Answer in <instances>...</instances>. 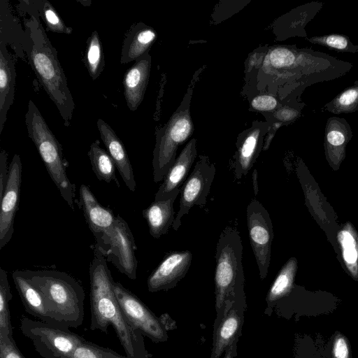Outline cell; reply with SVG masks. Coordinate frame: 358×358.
I'll use <instances>...</instances> for the list:
<instances>
[{
    "label": "cell",
    "mask_w": 358,
    "mask_h": 358,
    "mask_svg": "<svg viewBox=\"0 0 358 358\" xmlns=\"http://www.w3.org/2000/svg\"><path fill=\"white\" fill-rule=\"evenodd\" d=\"M18 7L20 11L29 15L23 20V51L38 82L56 106L64 126L68 127L75 103L57 51L48 37L31 1H21Z\"/></svg>",
    "instance_id": "1"
},
{
    "label": "cell",
    "mask_w": 358,
    "mask_h": 358,
    "mask_svg": "<svg viewBox=\"0 0 358 358\" xmlns=\"http://www.w3.org/2000/svg\"><path fill=\"white\" fill-rule=\"evenodd\" d=\"M113 279L106 259L94 245L90 266V329L106 333L112 325L130 358H148L143 334L127 321L113 291Z\"/></svg>",
    "instance_id": "2"
},
{
    "label": "cell",
    "mask_w": 358,
    "mask_h": 358,
    "mask_svg": "<svg viewBox=\"0 0 358 358\" xmlns=\"http://www.w3.org/2000/svg\"><path fill=\"white\" fill-rule=\"evenodd\" d=\"M24 276L41 292L48 313L60 326L78 328L84 320L85 294L69 274L55 270H22Z\"/></svg>",
    "instance_id": "3"
},
{
    "label": "cell",
    "mask_w": 358,
    "mask_h": 358,
    "mask_svg": "<svg viewBox=\"0 0 358 358\" xmlns=\"http://www.w3.org/2000/svg\"><path fill=\"white\" fill-rule=\"evenodd\" d=\"M25 124L28 136L34 143L49 176L62 197L74 210L76 186L68 177V162L64 157L62 145L31 100L28 103Z\"/></svg>",
    "instance_id": "4"
},
{
    "label": "cell",
    "mask_w": 358,
    "mask_h": 358,
    "mask_svg": "<svg viewBox=\"0 0 358 358\" xmlns=\"http://www.w3.org/2000/svg\"><path fill=\"white\" fill-rule=\"evenodd\" d=\"M243 246L237 228L226 226L215 250V310L219 315L229 298L245 294V277L242 264Z\"/></svg>",
    "instance_id": "5"
},
{
    "label": "cell",
    "mask_w": 358,
    "mask_h": 358,
    "mask_svg": "<svg viewBox=\"0 0 358 358\" xmlns=\"http://www.w3.org/2000/svg\"><path fill=\"white\" fill-rule=\"evenodd\" d=\"M191 96L190 90L167 123L156 132L152 159L153 179L156 183L164 180L177 158L178 147L193 132L194 127L189 113Z\"/></svg>",
    "instance_id": "6"
},
{
    "label": "cell",
    "mask_w": 358,
    "mask_h": 358,
    "mask_svg": "<svg viewBox=\"0 0 358 358\" xmlns=\"http://www.w3.org/2000/svg\"><path fill=\"white\" fill-rule=\"evenodd\" d=\"M69 327L24 317L22 333L29 338L43 358H71L85 339L71 331Z\"/></svg>",
    "instance_id": "7"
},
{
    "label": "cell",
    "mask_w": 358,
    "mask_h": 358,
    "mask_svg": "<svg viewBox=\"0 0 358 358\" xmlns=\"http://www.w3.org/2000/svg\"><path fill=\"white\" fill-rule=\"evenodd\" d=\"M95 246L106 259L131 280L136 278L137 249L134 236L126 221L119 215L103 242Z\"/></svg>",
    "instance_id": "8"
},
{
    "label": "cell",
    "mask_w": 358,
    "mask_h": 358,
    "mask_svg": "<svg viewBox=\"0 0 358 358\" xmlns=\"http://www.w3.org/2000/svg\"><path fill=\"white\" fill-rule=\"evenodd\" d=\"M246 217L250 245L263 280L267 275L271 262L273 238L271 219L267 210L255 199L248 205Z\"/></svg>",
    "instance_id": "9"
},
{
    "label": "cell",
    "mask_w": 358,
    "mask_h": 358,
    "mask_svg": "<svg viewBox=\"0 0 358 358\" xmlns=\"http://www.w3.org/2000/svg\"><path fill=\"white\" fill-rule=\"evenodd\" d=\"M113 287L118 303L129 324L155 343L166 341V329L159 318L121 283L114 281Z\"/></svg>",
    "instance_id": "10"
},
{
    "label": "cell",
    "mask_w": 358,
    "mask_h": 358,
    "mask_svg": "<svg viewBox=\"0 0 358 358\" xmlns=\"http://www.w3.org/2000/svg\"><path fill=\"white\" fill-rule=\"evenodd\" d=\"M215 166L205 155H199V160L180 189V206L172 227L175 231L181 226L182 217L191 208L198 206L203 208L215 175Z\"/></svg>",
    "instance_id": "11"
},
{
    "label": "cell",
    "mask_w": 358,
    "mask_h": 358,
    "mask_svg": "<svg viewBox=\"0 0 358 358\" xmlns=\"http://www.w3.org/2000/svg\"><path fill=\"white\" fill-rule=\"evenodd\" d=\"M246 308L245 295L229 298L213 326V343L210 358H220L241 334Z\"/></svg>",
    "instance_id": "12"
},
{
    "label": "cell",
    "mask_w": 358,
    "mask_h": 358,
    "mask_svg": "<svg viewBox=\"0 0 358 358\" xmlns=\"http://www.w3.org/2000/svg\"><path fill=\"white\" fill-rule=\"evenodd\" d=\"M22 173L20 157L15 154L8 166V181L1 199L0 250L8 243L14 232V219L18 210Z\"/></svg>",
    "instance_id": "13"
},
{
    "label": "cell",
    "mask_w": 358,
    "mask_h": 358,
    "mask_svg": "<svg viewBox=\"0 0 358 358\" xmlns=\"http://www.w3.org/2000/svg\"><path fill=\"white\" fill-rule=\"evenodd\" d=\"M192 259V254L187 250L166 254L148 278L149 292L168 290L176 287L187 273Z\"/></svg>",
    "instance_id": "14"
},
{
    "label": "cell",
    "mask_w": 358,
    "mask_h": 358,
    "mask_svg": "<svg viewBox=\"0 0 358 358\" xmlns=\"http://www.w3.org/2000/svg\"><path fill=\"white\" fill-rule=\"evenodd\" d=\"M266 131V123L256 122L239 136L237 150L230 164L235 180L245 177L250 171L261 152Z\"/></svg>",
    "instance_id": "15"
},
{
    "label": "cell",
    "mask_w": 358,
    "mask_h": 358,
    "mask_svg": "<svg viewBox=\"0 0 358 358\" xmlns=\"http://www.w3.org/2000/svg\"><path fill=\"white\" fill-rule=\"evenodd\" d=\"M80 203L86 222L92 232L96 245H100L113 227L116 215L113 210L103 206L85 184L80 187Z\"/></svg>",
    "instance_id": "16"
},
{
    "label": "cell",
    "mask_w": 358,
    "mask_h": 358,
    "mask_svg": "<svg viewBox=\"0 0 358 358\" xmlns=\"http://www.w3.org/2000/svg\"><path fill=\"white\" fill-rule=\"evenodd\" d=\"M96 125L106 150L113 160L124 184L131 192H134L136 183L133 169L123 143L112 127L103 120L99 118L96 122Z\"/></svg>",
    "instance_id": "17"
},
{
    "label": "cell",
    "mask_w": 358,
    "mask_h": 358,
    "mask_svg": "<svg viewBox=\"0 0 358 358\" xmlns=\"http://www.w3.org/2000/svg\"><path fill=\"white\" fill-rule=\"evenodd\" d=\"M151 56L148 53L135 61L124 73L122 84L127 106L135 111L141 105L148 84Z\"/></svg>",
    "instance_id": "18"
},
{
    "label": "cell",
    "mask_w": 358,
    "mask_h": 358,
    "mask_svg": "<svg viewBox=\"0 0 358 358\" xmlns=\"http://www.w3.org/2000/svg\"><path fill=\"white\" fill-rule=\"evenodd\" d=\"M352 136L351 127L345 119L338 117L328 118L324 147L327 159L334 169H337L344 159L347 145Z\"/></svg>",
    "instance_id": "19"
},
{
    "label": "cell",
    "mask_w": 358,
    "mask_h": 358,
    "mask_svg": "<svg viewBox=\"0 0 358 358\" xmlns=\"http://www.w3.org/2000/svg\"><path fill=\"white\" fill-rule=\"evenodd\" d=\"M197 155L196 140H190L182 149L165 175L155 196V200L169 198L176 189L181 188Z\"/></svg>",
    "instance_id": "20"
},
{
    "label": "cell",
    "mask_w": 358,
    "mask_h": 358,
    "mask_svg": "<svg viewBox=\"0 0 358 358\" xmlns=\"http://www.w3.org/2000/svg\"><path fill=\"white\" fill-rule=\"evenodd\" d=\"M157 33L153 28L138 22L134 24L125 34L120 55V63L125 64L136 61L149 52L155 41Z\"/></svg>",
    "instance_id": "21"
},
{
    "label": "cell",
    "mask_w": 358,
    "mask_h": 358,
    "mask_svg": "<svg viewBox=\"0 0 358 358\" xmlns=\"http://www.w3.org/2000/svg\"><path fill=\"white\" fill-rule=\"evenodd\" d=\"M16 71L15 59L7 45L0 43V134L7 120V113L14 101Z\"/></svg>",
    "instance_id": "22"
},
{
    "label": "cell",
    "mask_w": 358,
    "mask_h": 358,
    "mask_svg": "<svg viewBox=\"0 0 358 358\" xmlns=\"http://www.w3.org/2000/svg\"><path fill=\"white\" fill-rule=\"evenodd\" d=\"M180 189H176L168 199L154 200L143 210V216L153 238H159L168 232L170 227H172L176 217L173 203L180 192Z\"/></svg>",
    "instance_id": "23"
},
{
    "label": "cell",
    "mask_w": 358,
    "mask_h": 358,
    "mask_svg": "<svg viewBox=\"0 0 358 358\" xmlns=\"http://www.w3.org/2000/svg\"><path fill=\"white\" fill-rule=\"evenodd\" d=\"M12 277L25 310L43 322L57 324L48 313L43 294L24 276L22 271H15Z\"/></svg>",
    "instance_id": "24"
},
{
    "label": "cell",
    "mask_w": 358,
    "mask_h": 358,
    "mask_svg": "<svg viewBox=\"0 0 358 358\" xmlns=\"http://www.w3.org/2000/svg\"><path fill=\"white\" fill-rule=\"evenodd\" d=\"M22 29L19 20L12 12L8 1H0V43L10 45L15 51L16 56L24 59L25 54L22 48L23 35Z\"/></svg>",
    "instance_id": "25"
},
{
    "label": "cell",
    "mask_w": 358,
    "mask_h": 358,
    "mask_svg": "<svg viewBox=\"0 0 358 358\" xmlns=\"http://www.w3.org/2000/svg\"><path fill=\"white\" fill-rule=\"evenodd\" d=\"M297 270V260L291 257L283 265L271 284L266 297L268 307L287 296L292 291Z\"/></svg>",
    "instance_id": "26"
},
{
    "label": "cell",
    "mask_w": 358,
    "mask_h": 358,
    "mask_svg": "<svg viewBox=\"0 0 358 358\" xmlns=\"http://www.w3.org/2000/svg\"><path fill=\"white\" fill-rule=\"evenodd\" d=\"M93 172L99 180L106 182L114 181L120 187L115 175V164L107 151L100 146L99 141H94L87 152Z\"/></svg>",
    "instance_id": "27"
},
{
    "label": "cell",
    "mask_w": 358,
    "mask_h": 358,
    "mask_svg": "<svg viewBox=\"0 0 358 358\" xmlns=\"http://www.w3.org/2000/svg\"><path fill=\"white\" fill-rule=\"evenodd\" d=\"M342 248V255L348 270L358 280V235L349 223H347L337 236Z\"/></svg>",
    "instance_id": "28"
},
{
    "label": "cell",
    "mask_w": 358,
    "mask_h": 358,
    "mask_svg": "<svg viewBox=\"0 0 358 358\" xmlns=\"http://www.w3.org/2000/svg\"><path fill=\"white\" fill-rule=\"evenodd\" d=\"M103 45L97 31H94L87 41L84 63L92 80H96L105 67Z\"/></svg>",
    "instance_id": "29"
},
{
    "label": "cell",
    "mask_w": 358,
    "mask_h": 358,
    "mask_svg": "<svg viewBox=\"0 0 358 358\" xmlns=\"http://www.w3.org/2000/svg\"><path fill=\"white\" fill-rule=\"evenodd\" d=\"M323 109L335 114L350 113L358 110V81L346 87L331 101L326 103Z\"/></svg>",
    "instance_id": "30"
},
{
    "label": "cell",
    "mask_w": 358,
    "mask_h": 358,
    "mask_svg": "<svg viewBox=\"0 0 358 358\" xmlns=\"http://www.w3.org/2000/svg\"><path fill=\"white\" fill-rule=\"evenodd\" d=\"M33 6L45 24V29L57 34H71L73 29L65 24L52 5L46 0H33Z\"/></svg>",
    "instance_id": "31"
},
{
    "label": "cell",
    "mask_w": 358,
    "mask_h": 358,
    "mask_svg": "<svg viewBox=\"0 0 358 358\" xmlns=\"http://www.w3.org/2000/svg\"><path fill=\"white\" fill-rule=\"evenodd\" d=\"M12 294L8 280L7 273L0 268V337H13L9 302Z\"/></svg>",
    "instance_id": "32"
},
{
    "label": "cell",
    "mask_w": 358,
    "mask_h": 358,
    "mask_svg": "<svg viewBox=\"0 0 358 358\" xmlns=\"http://www.w3.org/2000/svg\"><path fill=\"white\" fill-rule=\"evenodd\" d=\"M313 44L322 45L338 52H358V45L353 44L350 38L343 34H327L308 38Z\"/></svg>",
    "instance_id": "33"
},
{
    "label": "cell",
    "mask_w": 358,
    "mask_h": 358,
    "mask_svg": "<svg viewBox=\"0 0 358 358\" xmlns=\"http://www.w3.org/2000/svg\"><path fill=\"white\" fill-rule=\"evenodd\" d=\"M71 358H130L113 350L85 340L76 348Z\"/></svg>",
    "instance_id": "34"
},
{
    "label": "cell",
    "mask_w": 358,
    "mask_h": 358,
    "mask_svg": "<svg viewBox=\"0 0 358 358\" xmlns=\"http://www.w3.org/2000/svg\"><path fill=\"white\" fill-rule=\"evenodd\" d=\"M300 49L291 47H277L269 52L268 61L271 65L278 69H287L296 59Z\"/></svg>",
    "instance_id": "35"
},
{
    "label": "cell",
    "mask_w": 358,
    "mask_h": 358,
    "mask_svg": "<svg viewBox=\"0 0 358 358\" xmlns=\"http://www.w3.org/2000/svg\"><path fill=\"white\" fill-rule=\"evenodd\" d=\"M0 358H25L13 337H0Z\"/></svg>",
    "instance_id": "36"
},
{
    "label": "cell",
    "mask_w": 358,
    "mask_h": 358,
    "mask_svg": "<svg viewBox=\"0 0 358 358\" xmlns=\"http://www.w3.org/2000/svg\"><path fill=\"white\" fill-rule=\"evenodd\" d=\"M332 358H350L348 339L341 334L335 335L332 344Z\"/></svg>",
    "instance_id": "37"
},
{
    "label": "cell",
    "mask_w": 358,
    "mask_h": 358,
    "mask_svg": "<svg viewBox=\"0 0 358 358\" xmlns=\"http://www.w3.org/2000/svg\"><path fill=\"white\" fill-rule=\"evenodd\" d=\"M251 106L257 110L270 111L278 106V101L271 95H259L252 100Z\"/></svg>",
    "instance_id": "38"
},
{
    "label": "cell",
    "mask_w": 358,
    "mask_h": 358,
    "mask_svg": "<svg viewBox=\"0 0 358 358\" xmlns=\"http://www.w3.org/2000/svg\"><path fill=\"white\" fill-rule=\"evenodd\" d=\"M7 159V152L5 150H1L0 152V199L3 194L8 178Z\"/></svg>",
    "instance_id": "39"
},
{
    "label": "cell",
    "mask_w": 358,
    "mask_h": 358,
    "mask_svg": "<svg viewBox=\"0 0 358 358\" xmlns=\"http://www.w3.org/2000/svg\"><path fill=\"white\" fill-rule=\"evenodd\" d=\"M300 115V111L289 107H284L275 113V118L282 122H291L296 119Z\"/></svg>",
    "instance_id": "40"
},
{
    "label": "cell",
    "mask_w": 358,
    "mask_h": 358,
    "mask_svg": "<svg viewBox=\"0 0 358 358\" xmlns=\"http://www.w3.org/2000/svg\"><path fill=\"white\" fill-rule=\"evenodd\" d=\"M238 339L234 342L224 352V358H234L237 355V343Z\"/></svg>",
    "instance_id": "41"
},
{
    "label": "cell",
    "mask_w": 358,
    "mask_h": 358,
    "mask_svg": "<svg viewBox=\"0 0 358 358\" xmlns=\"http://www.w3.org/2000/svg\"><path fill=\"white\" fill-rule=\"evenodd\" d=\"M252 179L254 192L256 196V195H257L258 191H259L258 184H257V172L256 169H255L252 173Z\"/></svg>",
    "instance_id": "42"
}]
</instances>
